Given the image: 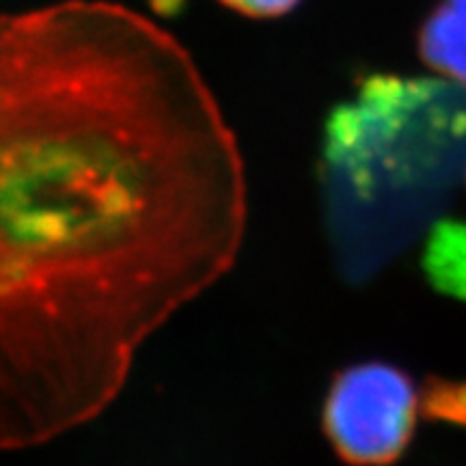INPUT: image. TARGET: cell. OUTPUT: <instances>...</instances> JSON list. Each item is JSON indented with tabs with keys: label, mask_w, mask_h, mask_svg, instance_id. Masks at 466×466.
Masks as SVG:
<instances>
[{
	"label": "cell",
	"mask_w": 466,
	"mask_h": 466,
	"mask_svg": "<svg viewBox=\"0 0 466 466\" xmlns=\"http://www.w3.org/2000/svg\"><path fill=\"white\" fill-rule=\"evenodd\" d=\"M236 137L171 33L104 0L0 14V451L100 417L236 264Z\"/></svg>",
	"instance_id": "6da1fadb"
},
{
	"label": "cell",
	"mask_w": 466,
	"mask_h": 466,
	"mask_svg": "<svg viewBox=\"0 0 466 466\" xmlns=\"http://www.w3.org/2000/svg\"><path fill=\"white\" fill-rule=\"evenodd\" d=\"M425 389L398 365L365 360L343 367L322 406V430L348 466H391L415 439Z\"/></svg>",
	"instance_id": "7a4b0ae2"
},
{
	"label": "cell",
	"mask_w": 466,
	"mask_h": 466,
	"mask_svg": "<svg viewBox=\"0 0 466 466\" xmlns=\"http://www.w3.org/2000/svg\"><path fill=\"white\" fill-rule=\"evenodd\" d=\"M417 44L425 66L466 86V0H441L423 22Z\"/></svg>",
	"instance_id": "3957f363"
},
{
	"label": "cell",
	"mask_w": 466,
	"mask_h": 466,
	"mask_svg": "<svg viewBox=\"0 0 466 466\" xmlns=\"http://www.w3.org/2000/svg\"><path fill=\"white\" fill-rule=\"evenodd\" d=\"M423 272L436 289L466 300V223L441 220L423 248Z\"/></svg>",
	"instance_id": "277c9868"
},
{
	"label": "cell",
	"mask_w": 466,
	"mask_h": 466,
	"mask_svg": "<svg viewBox=\"0 0 466 466\" xmlns=\"http://www.w3.org/2000/svg\"><path fill=\"white\" fill-rule=\"evenodd\" d=\"M227 9L247 17H258V20H268V17L288 15L300 5V0H218Z\"/></svg>",
	"instance_id": "5b68a950"
}]
</instances>
